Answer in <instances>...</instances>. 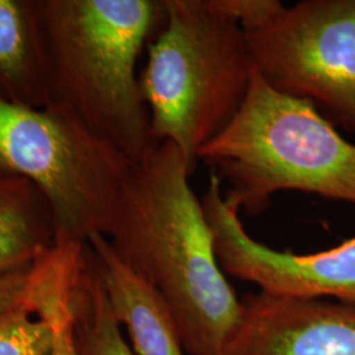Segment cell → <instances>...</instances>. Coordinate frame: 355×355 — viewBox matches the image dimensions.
<instances>
[{
  "label": "cell",
  "instance_id": "obj_1",
  "mask_svg": "<svg viewBox=\"0 0 355 355\" xmlns=\"http://www.w3.org/2000/svg\"><path fill=\"white\" fill-rule=\"evenodd\" d=\"M192 173L178 146L161 142L130 166L103 234L165 299L187 355H217L242 303L217 261Z\"/></svg>",
  "mask_w": 355,
  "mask_h": 355
},
{
  "label": "cell",
  "instance_id": "obj_2",
  "mask_svg": "<svg viewBox=\"0 0 355 355\" xmlns=\"http://www.w3.org/2000/svg\"><path fill=\"white\" fill-rule=\"evenodd\" d=\"M51 104L129 162L159 145L137 76L165 0H35Z\"/></svg>",
  "mask_w": 355,
  "mask_h": 355
},
{
  "label": "cell",
  "instance_id": "obj_3",
  "mask_svg": "<svg viewBox=\"0 0 355 355\" xmlns=\"http://www.w3.org/2000/svg\"><path fill=\"white\" fill-rule=\"evenodd\" d=\"M198 161L229 184L227 199L258 216L282 191L355 205V145L309 103L271 89L255 73L229 127Z\"/></svg>",
  "mask_w": 355,
  "mask_h": 355
},
{
  "label": "cell",
  "instance_id": "obj_4",
  "mask_svg": "<svg viewBox=\"0 0 355 355\" xmlns=\"http://www.w3.org/2000/svg\"><path fill=\"white\" fill-rule=\"evenodd\" d=\"M166 21L148 45L140 87L158 144L195 170L199 153L240 112L255 76L245 29L199 0H165Z\"/></svg>",
  "mask_w": 355,
  "mask_h": 355
},
{
  "label": "cell",
  "instance_id": "obj_5",
  "mask_svg": "<svg viewBox=\"0 0 355 355\" xmlns=\"http://www.w3.org/2000/svg\"><path fill=\"white\" fill-rule=\"evenodd\" d=\"M132 165L60 108L0 98V175L23 178L42 193L54 241L86 245L103 234Z\"/></svg>",
  "mask_w": 355,
  "mask_h": 355
},
{
  "label": "cell",
  "instance_id": "obj_6",
  "mask_svg": "<svg viewBox=\"0 0 355 355\" xmlns=\"http://www.w3.org/2000/svg\"><path fill=\"white\" fill-rule=\"evenodd\" d=\"M246 35L266 85L355 136V0H303Z\"/></svg>",
  "mask_w": 355,
  "mask_h": 355
},
{
  "label": "cell",
  "instance_id": "obj_7",
  "mask_svg": "<svg viewBox=\"0 0 355 355\" xmlns=\"http://www.w3.org/2000/svg\"><path fill=\"white\" fill-rule=\"evenodd\" d=\"M204 212L216 257L225 274L255 284L259 291L300 299H334L355 305V236L336 248L312 254L282 252L254 240L211 173Z\"/></svg>",
  "mask_w": 355,
  "mask_h": 355
},
{
  "label": "cell",
  "instance_id": "obj_8",
  "mask_svg": "<svg viewBox=\"0 0 355 355\" xmlns=\"http://www.w3.org/2000/svg\"><path fill=\"white\" fill-rule=\"evenodd\" d=\"M217 355H355V305L249 293Z\"/></svg>",
  "mask_w": 355,
  "mask_h": 355
},
{
  "label": "cell",
  "instance_id": "obj_9",
  "mask_svg": "<svg viewBox=\"0 0 355 355\" xmlns=\"http://www.w3.org/2000/svg\"><path fill=\"white\" fill-rule=\"evenodd\" d=\"M120 327L135 355H187L165 299L116 253L101 233L86 242Z\"/></svg>",
  "mask_w": 355,
  "mask_h": 355
},
{
  "label": "cell",
  "instance_id": "obj_10",
  "mask_svg": "<svg viewBox=\"0 0 355 355\" xmlns=\"http://www.w3.org/2000/svg\"><path fill=\"white\" fill-rule=\"evenodd\" d=\"M0 98L33 108L51 104L35 0H0Z\"/></svg>",
  "mask_w": 355,
  "mask_h": 355
},
{
  "label": "cell",
  "instance_id": "obj_11",
  "mask_svg": "<svg viewBox=\"0 0 355 355\" xmlns=\"http://www.w3.org/2000/svg\"><path fill=\"white\" fill-rule=\"evenodd\" d=\"M86 245L54 241L32 267L26 303L51 329L48 355H80L76 295Z\"/></svg>",
  "mask_w": 355,
  "mask_h": 355
},
{
  "label": "cell",
  "instance_id": "obj_12",
  "mask_svg": "<svg viewBox=\"0 0 355 355\" xmlns=\"http://www.w3.org/2000/svg\"><path fill=\"white\" fill-rule=\"evenodd\" d=\"M54 242L49 204L26 179L0 175V274L32 265Z\"/></svg>",
  "mask_w": 355,
  "mask_h": 355
},
{
  "label": "cell",
  "instance_id": "obj_13",
  "mask_svg": "<svg viewBox=\"0 0 355 355\" xmlns=\"http://www.w3.org/2000/svg\"><path fill=\"white\" fill-rule=\"evenodd\" d=\"M76 316L80 355H135L114 318L89 250L85 252L76 287Z\"/></svg>",
  "mask_w": 355,
  "mask_h": 355
},
{
  "label": "cell",
  "instance_id": "obj_14",
  "mask_svg": "<svg viewBox=\"0 0 355 355\" xmlns=\"http://www.w3.org/2000/svg\"><path fill=\"white\" fill-rule=\"evenodd\" d=\"M51 329L26 300L0 320V355H48Z\"/></svg>",
  "mask_w": 355,
  "mask_h": 355
},
{
  "label": "cell",
  "instance_id": "obj_15",
  "mask_svg": "<svg viewBox=\"0 0 355 355\" xmlns=\"http://www.w3.org/2000/svg\"><path fill=\"white\" fill-rule=\"evenodd\" d=\"M204 10L236 21L248 32L266 26L286 6L279 0H199Z\"/></svg>",
  "mask_w": 355,
  "mask_h": 355
},
{
  "label": "cell",
  "instance_id": "obj_16",
  "mask_svg": "<svg viewBox=\"0 0 355 355\" xmlns=\"http://www.w3.org/2000/svg\"><path fill=\"white\" fill-rule=\"evenodd\" d=\"M33 263L0 274V320L26 300Z\"/></svg>",
  "mask_w": 355,
  "mask_h": 355
}]
</instances>
